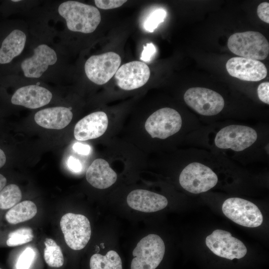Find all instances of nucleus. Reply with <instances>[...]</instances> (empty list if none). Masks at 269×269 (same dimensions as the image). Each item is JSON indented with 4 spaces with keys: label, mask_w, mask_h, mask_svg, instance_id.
<instances>
[{
    "label": "nucleus",
    "mask_w": 269,
    "mask_h": 269,
    "mask_svg": "<svg viewBox=\"0 0 269 269\" xmlns=\"http://www.w3.org/2000/svg\"><path fill=\"white\" fill-rule=\"evenodd\" d=\"M59 14L66 21L68 29L83 33L94 32L101 20L98 9L79 1L68 0L58 6Z\"/></svg>",
    "instance_id": "nucleus-1"
},
{
    "label": "nucleus",
    "mask_w": 269,
    "mask_h": 269,
    "mask_svg": "<svg viewBox=\"0 0 269 269\" xmlns=\"http://www.w3.org/2000/svg\"><path fill=\"white\" fill-rule=\"evenodd\" d=\"M227 46L232 53L241 57L259 61L267 58L269 53L268 41L257 31L235 33L229 38Z\"/></svg>",
    "instance_id": "nucleus-2"
},
{
    "label": "nucleus",
    "mask_w": 269,
    "mask_h": 269,
    "mask_svg": "<svg viewBox=\"0 0 269 269\" xmlns=\"http://www.w3.org/2000/svg\"><path fill=\"white\" fill-rule=\"evenodd\" d=\"M165 250L164 242L158 235H148L134 249L131 269H155L162 261Z\"/></svg>",
    "instance_id": "nucleus-3"
},
{
    "label": "nucleus",
    "mask_w": 269,
    "mask_h": 269,
    "mask_svg": "<svg viewBox=\"0 0 269 269\" xmlns=\"http://www.w3.org/2000/svg\"><path fill=\"white\" fill-rule=\"evenodd\" d=\"M60 228L67 246L75 251L84 248L91 235L90 223L84 215L68 213L60 222Z\"/></svg>",
    "instance_id": "nucleus-4"
},
{
    "label": "nucleus",
    "mask_w": 269,
    "mask_h": 269,
    "mask_svg": "<svg viewBox=\"0 0 269 269\" xmlns=\"http://www.w3.org/2000/svg\"><path fill=\"white\" fill-rule=\"evenodd\" d=\"M218 180L217 175L210 167L197 162L187 165L179 177L182 188L194 194L208 191L216 185Z\"/></svg>",
    "instance_id": "nucleus-5"
},
{
    "label": "nucleus",
    "mask_w": 269,
    "mask_h": 269,
    "mask_svg": "<svg viewBox=\"0 0 269 269\" xmlns=\"http://www.w3.org/2000/svg\"><path fill=\"white\" fill-rule=\"evenodd\" d=\"M222 209L227 218L242 226L257 227L263 222L259 208L253 203L242 198L233 197L226 199Z\"/></svg>",
    "instance_id": "nucleus-6"
},
{
    "label": "nucleus",
    "mask_w": 269,
    "mask_h": 269,
    "mask_svg": "<svg viewBox=\"0 0 269 269\" xmlns=\"http://www.w3.org/2000/svg\"><path fill=\"white\" fill-rule=\"evenodd\" d=\"M179 113L170 108L160 109L146 120L144 127L152 138L165 139L177 133L182 126Z\"/></svg>",
    "instance_id": "nucleus-7"
},
{
    "label": "nucleus",
    "mask_w": 269,
    "mask_h": 269,
    "mask_svg": "<svg viewBox=\"0 0 269 269\" xmlns=\"http://www.w3.org/2000/svg\"><path fill=\"white\" fill-rule=\"evenodd\" d=\"M121 63V57L114 52L94 55L86 61L85 72L91 81L101 85L107 83L115 75Z\"/></svg>",
    "instance_id": "nucleus-8"
},
{
    "label": "nucleus",
    "mask_w": 269,
    "mask_h": 269,
    "mask_svg": "<svg viewBox=\"0 0 269 269\" xmlns=\"http://www.w3.org/2000/svg\"><path fill=\"white\" fill-rule=\"evenodd\" d=\"M183 98L188 106L203 116H210L219 114L225 104L220 94L205 88H190L186 91Z\"/></svg>",
    "instance_id": "nucleus-9"
},
{
    "label": "nucleus",
    "mask_w": 269,
    "mask_h": 269,
    "mask_svg": "<svg viewBox=\"0 0 269 269\" xmlns=\"http://www.w3.org/2000/svg\"><path fill=\"white\" fill-rule=\"evenodd\" d=\"M205 243L214 254L230 260L242 259L247 253L244 243L225 230H214L206 237Z\"/></svg>",
    "instance_id": "nucleus-10"
},
{
    "label": "nucleus",
    "mask_w": 269,
    "mask_h": 269,
    "mask_svg": "<svg viewBox=\"0 0 269 269\" xmlns=\"http://www.w3.org/2000/svg\"><path fill=\"white\" fill-rule=\"evenodd\" d=\"M257 137L256 131L252 128L234 125L220 130L214 141L216 146L220 148H230L240 151L251 146L256 141Z\"/></svg>",
    "instance_id": "nucleus-11"
},
{
    "label": "nucleus",
    "mask_w": 269,
    "mask_h": 269,
    "mask_svg": "<svg viewBox=\"0 0 269 269\" xmlns=\"http://www.w3.org/2000/svg\"><path fill=\"white\" fill-rule=\"evenodd\" d=\"M150 75L149 67L144 62L134 61L120 67L115 75L117 85L124 90H132L143 86Z\"/></svg>",
    "instance_id": "nucleus-12"
},
{
    "label": "nucleus",
    "mask_w": 269,
    "mask_h": 269,
    "mask_svg": "<svg viewBox=\"0 0 269 269\" xmlns=\"http://www.w3.org/2000/svg\"><path fill=\"white\" fill-rule=\"evenodd\" d=\"M57 58L53 49L47 44H41L34 49L31 56L22 61L20 68L25 77L39 78L50 66L56 63Z\"/></svg>",
    "instance_id": "nucleus-13"
},
{
    "label": "nucleus",
    "mask_w": 269,
    "mask_h": 269,
    "mask_svg": "<svg viewBox=\"0 0 269 269\" xmlns=\"http://www.w3.org/2000/svg\"><path fill=\"white\" fill-rule=\"evenodd\" d=\"M26 41L25 33L17 28L0 26V66L10 63L23 51Z\"/></svg>",
    "instance_id": "nucleus-14"
},
{
    "label": "nucleus",
    "mask_w": 269,
    "mask_h": 269,
    "mask_svg": "<svg viewBox=\"0 0 269 269\" xmlns=\"http://www.w3.org/2000/svg\"><path fill=\"white\" fill-rule=\"evenodd\" d=\"M226 67L231 76L244 81H259L267 75V69L265 64L255 59L233 57L228 60Z\"/></svg>",
    "instance_id": "nucleus-15"
},
{
    "label": "nucleus",
    "mask_w": 269,
    "mask_h": 269,
    "mask_svg": "<svg viewBox=\"0 0 269 269\" xmlns=\"http://www.w3.org/2000/svg\"><path fill=\"white\" fill-rule=\"evenodd\" d=\"M52 98V94L49 90L38 85H30L17 89L10 101L14 105L35 109L47 105Z\"/></svg>",
    "instance_id": "nucleus-16"
},
{
    "label": "nucleus",
    "mask_w": 269,
    "mask_h": 269,
    "mask_svg": "<svg viewBox=\"0 0 269 269\" xmlns=\"http://www.w3.org/2000/svg\"><path fill=\"white\" fill-rule=\"evenodd\" d=\"M108 125V118L105 112H94L77 123L74 130V135L79 141L97 138L105 133Z\"/></svg>",
    "instance_id": "nucleus-17"
},
{
    "label": "nucleus",
    "mask_w": 269,
    "mask_h": 269,
    "mask_svg": "<svg viewBox=\"0 0 269 269\" xmlns=\"http://www.w3.org/2000/svg\"><path fill=\"white\" fill-rule=\"evenodd\" d=\"M127 202L133 209L151 213L164 209L168 204L167 198L160 194L144 189H136L128 195Z\"/></svg>",
    "instance_id": "nucleus-18"
},
{
    "label": "nucleus",
    "mask_w": 269,
    "mask_h": 269,
    "mask_svg": "<svg viewBox=\"0 0 269 269\" xmlns=\"http://www.w3.org/2000/svg\"><path fill=\"white\" fill-rule=\"evenodd\" d=\"M71 109L64 107L46 108L35 114L34 121L43 128L61 130L68 126L73 118Z\"/></svg>",
    "instance_id": "nucleus-19"
},
{
    "label": "nucleus",
    "mask_w": 269,
    "mask_h": 269,
    "mask_svg": "<svg viewBox=\"0 0 269 269\" xmlns=\"http://www.w3.org/2000/svg\"><path fill=\"white\" fill-rule=\"evenodd\" d=\"M86 177L87 181L95 188L104 189L114 184L117 174L103 158L94 160L88 167Z\"/></svg>",
    "instance_id": "nucleus-20"
},
{
    "label": "nucleus",
    "mask_w": 269,
    "mask_h": 269,
    "mask_svg": "<svg viewBox=\"0 0 269 269\" xmlns=\"http://www.w3.org/2000/svg\"><path fill=\"white\" fill-rule=\"evenodd\" d=\"M37 209L35 203L29 200L18 203L5 214L6 220L11 224H16L32 219L36 214Z\"/></svg>",
    "instance_id": "nucleus-21"
},
{
    "label": "nucleus",
    "mask_w": 269,
    "mask_h": 269,
    "mask_svg": "<svg viewBox=\"0 0 269 269\" xmlns=\"http://www.w3.org/2000/svg\"><path fill=\"white\" fill-rule=\"evenodd\" d=\"M89 266L90 269H123L121 258L114 250L108 251L105 255L99 253L93 255Z\"/></svg>",
    "instance_id": "nucleus-22"
},
{
    "label": "nucleus",
    "mask_w": 269,
    "mask_h": 269,
    "mask_svg": "<svg viewBox=\"0 0 269 269\" xmlns=\"http://www.w3.org/2000/svg\"><path fill=\"white\" fill-rule=\"evenodd\" d=\"M43 258L46 264L52 268H60L64 264V258L61 248L52 239L44 242Z\"/></svg>",
    "instance_id": "nucleus-23"
},
{
    "label": "nucleus",
    "mask_w": 269,
    "mask_h": 269,
    "mask_svg": "<svg viewBox=\"0 0 269 269\" xmlns=\"http://www.w3.org/2000/svg\"><path fill=\"white\" fill-rule=\"evenodd\" d=\"M22 198L19 187L14 184L5 186L0 192V209H7L18 204Z\"/></svg>",
    "instance_id": "nucleus-24"
},
{
    "label": "nucleus",
    "mask_w": 269,
    "mask_h": 269,
    "mask_svg": "<svg viewBox=\"0 0 269 269\" xmlns=\"http://www.w3.org/2000/svg\"><path fill=\"white\" fill-rule=\"evenodd\" d=\"M33 237V231L30 228H21L9 234L6 243L9 247H15L31 242Z\"/></svg>",
    "instance_id": "nucleus-25"
},
{
    "label": "nucleus",
    "mask_w": 269,
    "mask_h": 269,
    "mask_svg": "<svg viewBox=\"0 0 269 269\" xmlns=\"http://www.w3.org/2000/svg\"><path fill=\"white\" fill-rule=\"evenodd\" d=\"M35 259V251L31 248H26L18 256L15 264V269H31Z\"/></svg>",
    "instance_id": "nucleus-26"
},
{
    "label": "nucleus",
    "mask_w": 269,
    "mask_h": 269,
    "mask_svg": "<svg viewBox=\"0 0 269 269\" xmlns=\"http://www.w3.org/2000/svg\"><path fill=\"white\" fill-rule=\"evenodd\" d=\"M166 15V12L163 9H157L153 11L144 22L145 29L152 32L158 25L162 22Z\"/></svg>",
    "instance_id": "nucleus-27"
},
{
    "label": "nucleus",
    "mask_w": 269,
    "mask_h": 269,
    "mask_svg": "<svg viewBox=\"0 0 269 269\" xmlns=\"http://www.w3.org/2000/svg\"><path fill=\"white\" fill-rule=\"evenodd\" d=\"M95 5L102 9H110L122 6L127 2L126 0H95Z\"/></svg>",
    "instance_id": "nucleus-28"
},
{
    "label": "nucleus",
    "mask_w": 269,
    "mask_h": 269,
    "mask_svg": "<svg viewBox=\"0 0 269 269\" xmlns=\"http://www.w3.org/2000/svg\"><path fill=\"white\" fill-rule=\"evenodd\" d=\"M258 95L263 102L269 104V82H265L260 84L257 90Z\"/></svg>",
    "instance_id": "nucleus-29"
},
{
    "label": "nucleus",
    "mask_w": 269,
    "mask_h": 269,
    "mask_svg": "<svg viewBox=\"0 0 269 269\" xmlns=\"http://www.w3.org/2000/svg\"><path fill=\"white\" fill-rule=\"evenodd\" d=\"M156 52L155 46L152 43H147L143 46L140 60L144 62L150 61Z\"/></svg>",
    "instance_id": "nucleus-30"
},
{
    "label": "nucleus",
    "mask_w": 269,
    "mask_h": 269,
    "mask_svg": "<svg viewBox=\"0 0 269 269\" xmlns=\"http://www.w3.org/2000/svg\"><path fill=\"white\" fill-rule=\"evenodd\" d=\"M269 3L263 2L258 6L257 14L259 17L266 23H269Z\"/></svg>",
    "instance_id": "nucleus-31"
},
{
    "label": "nucleus",
    "mask_w": 269,
    "mask_h": 269,
    "mask_svg": "<svg viewBox=\"0 0 269 269\" xmlns=\"http://www.w3.org/2000/svg\"><path fill=\"white\" fill-rule=\"evenodd\" d=\"M67 165L71 171L75 173H78L82 169V165L80 160L72 156L67 160Z\"/></svg>",
    "instance_id": "nucleus-32"
},
{
    "label": "nucleus",
    "mask_w": 269,
    "mask_h": 269,
    "mask_svg": "<svg viewBox=\"0 0 269 269\" xmlns=\"http://www.w3.org/2000/svg\"><path fill=\"white\" fill-rule=\"evenodd\" d=\"M74 150L81 155H87L91 152V147L88 145L80 142H76L73 146Z\"/></svg>",
    "instance_id": "nucleus-33"
},
{
    "label": "nucleus",
    "mask_w": 269,
    "mask_h": 269,
    "mask_svg": "<svg viewBox=\"0 0 269 269\" xmlns=\"http://www.w3.org/2000/svg\"><path fill=\"white\" fill-rule=\"evenodd\" d=\"M6 162V156L3 151L0 148V168L2 167Z\"/></svg>",
    "instance_id": "nucleus-34"
},
{
    "label": "nucleus",
    "mask_w": 269,
    "mask_h": 269,
    "mask_svg": "<svg viewBox=\"0 0 269 269\" xmlns=\"http://www.w3.org/2000/svg\"><path fill=\"white\" fill-rule=\"evenodd\" d=\"M6 183V178L3 175L0 174V192L5 186Z\"/></svg>",
    "instance_id": "nucleus-35"
},
{
    "label": "nucleus",
    "mask_w": 269,
    "mask_h": 269,
    "mask_svg": "<svg viewBox=\"0 0 269 269\" xmlns=\"http://www.w3.org/2000/svg\"><path fill=\"white\" fill-rule=\"evenodd\" d=\"M101 246H102V248H103V249L105 248L104 243H101Z\"/></svg>",
    "instance_id": "nucleus-36"
},
{
    "label": "nucleus",
    "mask_w": 269,
    "mask_h": 269,
    "mask_svg": "<svg viewBox=\"0 0 269 269\" xmlns=\"http://www.w3.org/2000/svg\"><path fill=\"white\" fill-rule=\"evenodd\" d=\"M0 269H1V268H0Z\"/></svg>",
    "instance_id": "nucleus-37"
}]
</instances>
